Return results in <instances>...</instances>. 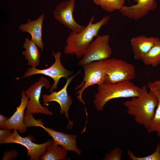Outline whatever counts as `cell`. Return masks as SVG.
I'll return each mask as SVG.
<instances>
[{"label":"cell","instance_id":"obj_1","mask_svg":"<svg viewBox=\"0 0 160 160\" xmlns=\"http://www.w3.org/2000/svg\"><path fill=\"white\" fill-rule=\"evenodd\" d=\"M141 88L139 96L132 97L131 100L124 101L123 104L128 113L134 117L136 122L147 129L154 115L159 99L153 90L147 91L146 85Z\"/></svg>","mask_w":160,"mask_h":160},{"label":"cell","instance_id":"obj_2","mask_svg":"<svg viewBox=\"0 0 160 160\" xmlns=\"http://www.w3.org/2000/svg\"><path fill=\"white\" fill-rule=\"evenodd\" d=\"M95 17V15L92 16L87 25L81 32L71 31L65 41L66 45L64 49L65 54L75 55L78 59L83 57L100 29L107 25L110 19L109 16L106 15L99 21L93 23Z\"/></svg>","mask_w":160,"mask_h":160},{"label":"cell","instance_id":"obj_3","mask_svg":"<svg viewBox=\"0 0 160 160\" xmlns=\"http://www.w3.org/2000/svg\"><path fill=\"white\" fill-rule=\"evenodd\" d=\"M97 89L93 103L97 111H99L103 110L105 105L112 99L139 96L141 88L129 81L112 84L104 83L98 85Z\"/></svg>","mask_w":160,"mask_h":160},{"label":"cell","instance_id":"obj_4","mask_svg":"<svg viewBox=\"0 0 160 160\" xmlns=\"http://www.w3.org/2000/svg\"><path fill=\"white\" fill-rule=\"evenodd\" d=\"M105 82L112 84L130 81L136 76L132 64L121 59L113 58L104 60Z\"/></svg>","mask_w":160,"mask_h":160},{"label":"cell","instance_id":"obj_5","mask_svg":"<svg viewBox=\"0 0 160 160\" xmlns=\"http://www.w3.org/2000/svg\"><path fill=\"white\" fill-rule=\"evenodd\" d=\"M52 52L55 61L50 67L43 69H39L36 67H31L27 69L22 76L16 78L15 79L19 80L37 74L47 76L52 78L54 81L53 84L49 90V93L52 92L54 90L57 88L58 84L60 78L64 77L67 79L72 75L73 72L72 71L66 69L60 61L61 53L60 52L57 51L55 53L52 51Z\"/></svg>","mask_w":160,"mask_h":160},{"label":"cell","instance_id":"obj_6","mask_svg":"<svg viewBox=\"0 0 160 160\" xmlns=\"http://www.w3.org/2000/svg\"><path fill=\"white\" fill-rule=\"evenodd\" d=\"M104 60L93 61L83 65L84 75L81 83L75 88V91L80 88L77 91L76 96L78 100L84 105L85 103L82 97L85 90L89 87L97 84L99 85L105 82V70Z\"/></svg>","mask_w":160,"mask_h":160},{"label":"cell","instance_id":"obj_7","mask_svg":"<svg viewBox=\"0 0 160 160\" xmlns=\"http://www.w3.org/2000/svg\"><path fill=\"white\" fill-rule=\"evenodd\" d=\"M49 80L42 76L34 84L25 91L26 95L29 97L24 117L33 116V113H41L52 115V112L46 106H43L40 103L39 99L43 87L48 89L51 87Z\"/></svg>","mask_w":160,"mask_h":160},{"label":"cell","instance_id":"obj_8","mask_svg":"<svg viewBox=\"0 0 160 160\" xmlns=\"http://www.w3.org/2000/svg\"><path fill=\"white\" fill-rule=\"evenodd\" d=\"M110 40L108 34L97 36L76 65L81 66L88 63L109 58L112 53L109 43Z\"/></svg>","mask_w":160,"mask_h":160},{"label":"cell","instance_id":"obj_9","mask_svg":"<svg viewBox=\"0 0 160 160\" xmlns=\"http://www.w3.org/2000/svg\"><path fill=\"white\" fill-rule=\"evenodd\" d=\"M80 73L78 71L74 75L67 78L66 83L63 87L58 91H54L49 95L44 94L42 96L43 104L42 105H49L48 102L55 101L58 103L60 106V113L62 115L64 113L65 116L68 120V124L67 128H71L73 123L69 118L68 111L70 110V106L73 102V99L70 95H68L67 89L72 79L76 75Z\"/></svg>","mask_w":160,"mask_h":160},{"label":"cell","instance_id":"obj_10","mask_svg":"<svg viewBox=\"0 0 160 160\" xmlns=\"http://www.w3.org/2000/svg\"><path fill=\"white\" fill-rule=\"evenodd\" d=\"M75 0H68L61 2L58 5L53 12L55 19L72 31L79 33L86 27L78 24L73 15Z\"/></svg>","mask_w":160,"mask_h":160},{"label":"cell","instance_id":"obj_11","mask_svg":"<svg viewBox=\"0 0 160 160\" xmlns=\"http://www.w3.org/2000/svg\"><path fill=\"white\" fill-rule=\"evenodd\" d=\"M17 130L14 129L11 135L3 141L1 144L12 143L20 144L27 148V155L28 157L30 156V160H39V157L46 151L47 147L50 144L52 140H49L42 144H36L32 142L35 139L32 136L22 137L18 134Z\"/></svg>","mask_w":160,"mask_h":160},{"label":"cell","instance_id":"obj_12","mask_svg":"<svg viewBox=\"0 0 160 160\" xmlns=\"http://www.w3.org/2000/svg\"><path fill=\"white\" fill-rule=\"evenodd\" d=\"M136 3L130 6H124L119 10L122 15L129 19L138 20L156 8V0H134Z\"/></svg>","mask_w":160,"mask_h":160},{"label":"cell","instance_id":"obj_13","mask_svg":"<svg viewBox=\"0 0 160 160\" xmlns=\"http://www.w3.org/2000/svg\"><path fill=\"white\" fill-rule=\"evenodd\" d=\"M21 94V99L20 105L17 107L16 110L13 115L5 121L3 128L10 130L17 129L21 133H23L26 132L27 128L23 120L25 111L26 108L29 97L26 95L25 91H22Z\"/></svg>","mask_w":160,"mask_h":160},{"label":"cell","instance_id":"obj_14","mask_svg":"<svg viewBox=\"0 0 160 160\" xmlns=\"http://www.w3.org/2000/svg\"><path fill=\"white\" fill-rule=\"evenodd\" d=\"M45 15L42 14L36 19L31 20L29 18L26 23L19 25V30L23 32H28L31 36V40L34 42L41 51L44 44L42 41V25Z\"/></svg>","mask_w":160,"mask_h":160},{"label":"cell","instance_id":"obj_15","mask_svg":"<svg viewBox=\"0 0 160 160\" xmlns=\"http://www.w3.org/2000/svg\"><path fill=\"white\" fill-rule=\"evenodd\" d=\"M41 127L52 138L54 143L60 145L65 148L68 151H71L80 155L81 151L77 147L76 145L77 135H69L56 131L52 128L46 127L43 125Z\"/></svg>","mask_w":160,"mask_h":160},{"label":"cell","instance_id":"obj_16","mask_svg":"<svg viewBox=\"0 0 160 160\" xmlns=\"http://www.w3.org/2000/svg\"><path fill=\"white\" fill-rule=\"evenodd\" d=\"M159 39L158 37L141 35L134 37L130 40L135 59L142 60L152 47Z\"/></svg>","mask_w":160,"mask_h":160},{"label":"cell","instance_id":"obj_17","mask_svg":"<svg viewBox=\"0 0 160 160\" xmlns=\"http://www.w3.org/2000/svg\"><path fill=\"white\" fill-rule=\"evenodd\" d=\"M23 46L25 50L22 52V54L27 61L28 65L36 67L39 65L40 54L36 44L27 37L25 39Z\"/></svg>","mask_w":160,"mask_h":160},{"label":"cell","instance_id":"obj_18","mask_svg":"<svg viewBox=\"0 0 160 160\" xmlns=\"http://www.w3.org/2000/svg\"><path fill=\"white\" fill-rule=\"evenodd\" d=\"M68 151L65 148L56 145L52 140L46 148V150L39 157L41 160H60L67 156Z\"/></svg>","mask_w":160,"mask_h":160},{"label":"cell","instance_id":"obj_19","mask_svg":"<svg viewBox=\"0 0 160 160\" xmlns=\"http://www.w3.org/2000/svg\"><path fill=\"white\" fill-rule=\"evenodd\" d=\"M146 65L155 67L160 64V39L152 47L141 60Z\"/></svg>","mask_w":160,"mask_h":160},{"label":"cell","instance_id":"obj_20","mask_svg":"<svg viewBox=\"0 0 160 160\" xmlns=\"http://www.w3.org/2000/svg\"><path fill=\"white\" fill-rule=\"evenodd\" d=\"M125 0H93L97 5L100 6L106 11L112 12L120 10L124 6Z\"/></svg>","mask_w":160,"mask_h":160},{"label":"cell","instance_id":"obj_21","mask_svg":"<svg viewBox=\"0 0 160 160\" xmlns=\"http://www.w3.org/2000/svg\"><path fill=\"white\" fill-rule=\"evenodd\" d=\"M155 92L159 99V103L156 109L154 115L148 128V132H156L158 136H160V90L149 88Z\"/></svg>","mask_w":160,"mask_h":160},{"label":"cell","instance_id":"obj_22","mask_svg":"<svg viewBox=\"0 0 160 160\" xmlns=\"http://www.w3.org/2000/svg\"><path fill=\"white\" fill-rule=\"evenodd\" d=\"M127 154L129 158L132 160H160V143L157 144L154 152L149 155L143 157L136 156L130 150L128 151Z\"/></svg>","mask_w":160,"mask_h":160},{"label":"cell","instance_id":"obj_23","mask_svg":"<svg viewBox=\"0 0 160 160\" xmlns=\"http://www.w3.org/2000/svg\"><path fill=\"white\" fill-rule=\"evenodd\" d=\"M122 151L118 147H116L113 149L110 153L105 154L104 160H121Z\"/></svg>","mask_w":160,"mask_h":160},{"label":"cell","instance_id":"obj_24","mask_svg":"<svg viewBox=\"0 0 160 160\" xmlns=\"http://www.w3.org/2000/svg\"><path fill=\"white\" fill-rule=\"evenodd\" d=\"M18 155V152L15 149L10 150L4 152L2 160H10L16 158Z\"/></svg>","mask_w":160,"mask_h":160},{"label":"cell","instance_id":"obj_25","mask_svg":"<svg viewBox=\"0 0 160 160\" xmlns=\"http://www.w3.org/2000/svg\"><path fill=\"white\" fill-rule=\"evenodd\" d=\"M10 130L6 128H2L0 130V143L7 138L12 134Z\"/></svg>","mask_w":160,"mask_h":160},{"label":"cell","instance_id":"obj_26","mask_svg":"<svg viewBox=\"0 0 160 160\" xmlns=\"http://www.w3.org/2000/svg\"><path fill=\"white\" fill-rule=\"evenodd\" d=\"M147 86L149 88L160 90V80L153 82L149 81L148 83Z\"/></svg>","mask_w":160,"mask_h":160},{"label":"cell","instance_id":"obj_27","mask_svg":"<svg viewBox=\"0 0 160 160\" xmlns=\"http://www.w3.org/2000/svg\"><path fill=\"white\" fill-rule=\"evenodd\" d=\"M9 118H7L1 114H0V128L2 129L4 123Z\"/></svg>","mask_w":160,"mask_h":160}]
</instances>
